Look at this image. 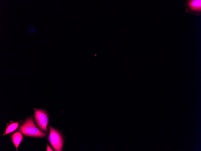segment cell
I'll return each mask as SVG.
<instances>
[{
  "mask_svg": "<svg viewBox=\"0 0 201 151\" xmlns=\"http://www.w3.org/2000/svg\"><path fill=\"white\" fill-rule=\"evenodd\" d=\"M17 130L24 136L29 137L43 138L48 135L36 126L32 115L26 118L20 124Z\"/></svg>",
  "mask_w": 201,
  "mask_h": 151,
  "instance_id": "obj_1",
  "label": "cell"
},
{
  "mask_svg": "<svg viewBox=\"0 0 201 151\" xmlns=\"http://www.w3.org/2000/svg\"><path fill=\"white\" fill-rule=\"evenodd\" d=\"M49 134L47 138L53 149L56 151H61L63 144V138L60 132L57 129L48 125Z\"/></svg>",
  "mask_w": 201,
  "mask_h": 151,
  "instance_id": "obj_2",
  "label": "cell"
},
{
  "mask_svg": "<svg viewBox=\"0 0 201 151\" xmlns=\"http://www.w3.org/2000/svg\"><path fill=\"white\" fill-rule=\"evenodd\" d=\"M33 109L34 118L37 127L42 131L48 132L47 126L49 122V115L47 111L42 108Z\"/></svg>",
  "mask_w": 201,
  "mask_h": 151,
  "instance_id": "obj_3",
  "label": "cell"
},
{
  "mask_svg": "<svg viewBox=\"0 0 201 151\" xmlns=\"http://www.w3.org/2000/svg\"><path fill=\"white\" fill-rule=\"evenodd\" d=\"M201 2L200 0H186V11L196 15H201Z\"/></svg>",
  "mask_w": 201,
  "mask_h": 151,
  "instance_id": "obj_4",
  "label": "cell"
},
{
  "mask_svg": "<svg viewBox=\"0 0 201 151\" xmlns=\"http://www.w3.org/2000/svg\"><path fill=\"white\" fill-rule=\"evenodd\" d=\"M11 142L14 145L17 150L19 144L23 140L22 133L19 131H17L11 134L10 135Z\"/></svg>",
  "mask_w": 201,
  "mask_h": 151,
  "instance_id": "obj_5",
  "label": "cell"
},
{
  "mask_svg": "<svg viewBox=\"0 0 201 151\" xmlns=\"http://www.w3.org/2000/svg\"><path fill=\"white\" fill-rule=\"evenodd\" d=\"M21 121H11L8 123L5 128V131L3 134L4 136L16 130L18 127Z\"/></svg>",
  "mask_w": 201,
  "mask_h": 151,
  "instance_id": "obj_6",
  "label": "cell"
},
{
  "mask_svg": "<svg viewBox=\"0 0 201 151\" xmlns=\"http://www.w3.org/2000/svg\"><path fill=\"white\" fill-rule=\"evenodd\" d=\"M47 151H53L49 145L48 144H47Z\"/></svg>",
  "mask_w": 201,
  "mask_h": 151,
  "instance_id": "obj_7",
  "label": "cell"
},
{
  "mask_svg": "<svg viewBox=\"0 0 201 151\" xmlns=\"http://www.w3.org/2000/svg\"><path fill=\"white\" fill-rule=\"evenodd\" d=\"M29 28H30V30H31L32 28H33V27H32L31 26H30L29 25Z\"/></svg>",
  "mask_w": 201,
  "mask_h": 151,
  "instance_id": "obj_8",
  "label": "cell"
}]
</instances>
